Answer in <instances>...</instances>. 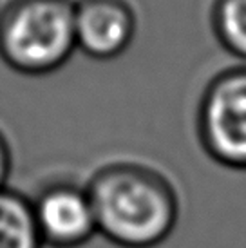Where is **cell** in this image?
<instances>
[{
	"label": "cell",
	"instance_id": "1",
	"mask_svg": "<svg viewBox=\"0 0 246 248\" xmlns=\"http://www.w3.org/2000/svg\"><path fill=\"white\" fill-rule=\"evenodd\" d=\"M98 234L120 248H156L176 230L181 201L161 170L139 161H109L85 183Z\"/></svg>",
	"mask_w": 246,
	"mask_h": 248
},
{
	"label": "cell",
	"instance_id": "2",
	"mask_svg": "<svg viewBox=\"0 0 246 248\" xmlns=\"http://www.w3.org/2000/svg\"><path fill=\"white\" fill-rule=\"evenodd\" d=\"M75 51V0H9L0 7V60L15 73L51 75Z\"/></svg>",
	"mask_w": 246,
	"mask_h": 248
},
{
	"label": "cell",
	"instance_id": "3",
	"mask_svg": "<svg viewBox=\"0 0 246 248\" xmlns=\"http://www.w3.org/2000/svg\"><path fill=\"white\" fill-rule=\"evenodd\" d=\"M196 132L212 161L246 170V65L219 71L206 83L196 112Z\"/></svg>",
	"mask_w": 246,
	"mask_h": 248
},
{
	"label": "cell",
	"instance_id": "4",
	"mask_svg": "<svg viewBox=\"0 0 246 248\" xmlns=\"http://www.w3.org/2000/svg\"><path fill=\"white\" fill-rule=\"evenodd\" d=\"M31 207L44 247L80 248L98 234L85 185L55 181L31 198Z\"/></svg>",
	"mask_w": 246,
	"mask_h": 248
},
{
	"label": "cell",
	"instance_id": "5",
	"mask_svg": "<svg viewBox=\"0 0 246 248\" xmlns=\"http://www.w3.org/2000/svg\"><path fill=\"white\" fill-rule=\"evenodd\" d=\"M136 13L127 0H75L76 49L92 60L122 56L136 36Z\"/></svg>",
	"mask_w": 246,
	"mask_h": 248
},
{
	"label": "cell",
	"instance_id": "6",
	"mask_svg": "<svg viewBox=\"0 0 246 248\" xmlns=\"http://www.w3.org/2000/svg\"><path fill=\"white\" fill-rule=\"evenodd\" d=\"M0 248H46L31 200L9 186L0 188Z\"/></svg>",
	"mask_w": 246,
	"mask_h": 248
},
{
	"label": "cell",
	"instance_id": "7",
	"mask_svg": "<svg viewBox=\"0 0 246 248\" xmlns=\"http://www.w3.org/2000/svg\"><path fill=\"white\" fill-rule=\"evenodd\" d=\"M212 29L221 47L246 62V0H215Z\"/></svg>",
	"mask_w": 246,
	"mask_h": 248
},
{
	"label": "cell",
	"instance_id": "8",
	"mask_svg": "<svg viewBox=\"0 0 246 248\" xmlns=\"http://www.w3.org/2000/svg\"><path fill=\"white\" fill-rule=\"evenodd\" d=\"M13 169V151L7 141L6 134L0 129V188L7 186V179Z\"/></svg>",
	"mask_w": 246,
	"mask_h": 248
}]
</instances>
